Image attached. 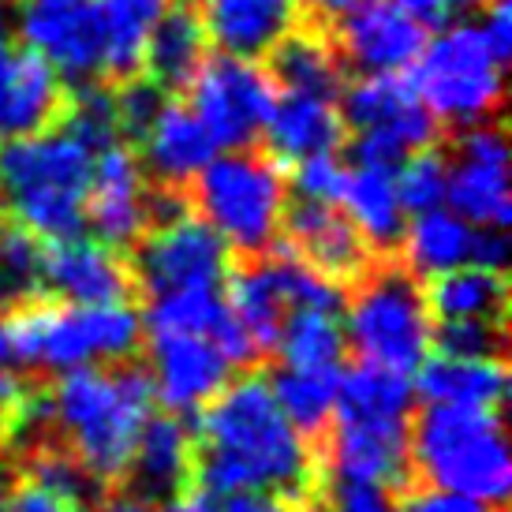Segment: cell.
I'll return each mask as SVG.
<instances>
[{"mask_svg": "<svg viewBox=\"0 0 512 512\" xmlns=\"http://www.w3.org/2000/svg\"><path fill=\"white\" fill-rule=\"evenodd\" d=\"M187 430L195 441V490H206L217 501L232 494H270L299 512H318L326 471L273 400L266 370L236 374Z\"/></svg>", "mask_w": 512, "mask_h": 512, "instance_id": "obj_1", "label": "cell"}, {"mask_svg": "<svg viewBox=\"0 0 512 512\" xmlns=\"http://www.w3.org/2000/svg\"><path fill=\"white\" fill-rule=\"evenodd\" d=\"M157 404L154 378L143 356L105 363V367H75L64 378L49 382V397L15 441H53L101 486L120 490L135 441L143 434Z\"/></svg>", "mask_w": 512, "mask_h": 512, "instance_id": "obj_2", "label": "cell"}, {"mask_svg": "<svg viewBox=\"0 0 512 512\" xmlns=\"http://www.w3.org/2000/svg\"><path fill=\"white\" fill-rule=\"evenodd\" d=\"M94 157L68 131L0 143V217L38 240H75L86 228Z\"/></svg>", "mask_w": 512, "mask_h": 512, "instance_id": "obj_3", "label": "cell"}, {"mask_svg": "<svg viewBox=\"0 0 512 512\" xmlns=\"http://www.w3.org/2000/svg\"><path fill=\"white\" fill-rule=\"evenodd\" d=\"M415 486L449 490L490 505L509 501V438L505 412L423 404L408 423Z\"/></svg>", "mask_w": 512, "mask_h": 512, "instance_id": "obj_4", "label": "cell"}, {"mask_svg": "<svg viewBox=\"0 0 512 512\" xmlns=\"http://www.w3.org/2000/svg\"><path fill=\"white\" fill-rule=\"evenodd\" d=\"M0 322L8 352L34 374L135 359L146 344L139 307H75L53 296H34L0 314Z\"/></svg>", "mask_w": 512, "mask_h": 512, "instance_id": "obj_5", "label": "cell"}, {"mask_svg": "<svg viewBox=\"0 0 512 512\" xmlns=\"http://www.w3.org/2000/svg\"><path fill=\"white\" fill-rule=\"evenodd\" d=\"M348 296V352L363 363H378L412 378L430 356V311L423 299V281L400 255H382Z\"/></svg>", "mask_w": 512, "mask_h": 512, "instance_id": "obj_6", "label": "cell"}, {"mask_svg": "<svg viewBox=\"0 0 512 512\" xmlns=\"http://www.w3.org/2000/svg\"><path fill=\"white\" fill-rule=\"evenodd\" d=\"M187 199L232 255H262L281 236L288 176L258 146L228 150L191 180Z\"/></svg>", "mask_w": 512, "mask_h": 512, "instance_id": "obj_7", "label": "cell"}, {"mask_svg": "<svg viewBox=\"0 0 512 512\" xmlns=\"http://www.w3.org/2000/svg\"><path fill=\"white\" fill-rule=\"evenodd\" d=\"M404 75L445 135L501 120V64L475 27H449L438 34Z\"/></svg>", "mask_w": 512, "mask_h": 512, "instance_id": "obj_8", "label": "cell"}, {"mask_svg": "<svg viewBox=\"0 0 512 512\" xmlns=\"http://www.w3.org/2000/svg\"><path fill=\"white\" fill-rule=\"evenodd\" d=\"M277 86L258 60H240L214 53L202 60L199 75L184 90V105L202 120L225 150H251L277 105Z\"/></svg>", "mask_w": 512, "mask_h": 512, "instance_id": "obj_9", "label": "cell"}, {"mask_svg": "<svg viewBox=\"0 0 512 512\" xmlns=\"http://www.w3.org/2000/svg\"><path fill=\"white\" fill-rule=\"evenodd\" d=\"M225 258L228 247L214 228L199 217H184L169 228L143 232L124 255V262H128L135 292H139V307H146L154 299L221 288Z\"/></svg>", "mask_w": 512, "mask_h": 512, "instance_id": "obj_10", "label": "cell"}, {"mask_svg": "<svg viewBox=\"0 0 512 512\" xmlns=\"http://www.w3.org/2000/svg\"><path fill=\"white\" fill-rule=\"evenodd\" d=\"M19 45L64 79V86L105 83V27L98 0H15Z\"/></svg>", "mask_w": 512, "mask_h": 512, "instance_id": "obj_11", "label": "cell"}, {"mask_svg": "<svg viewBox=\"0 0 512 512\" xmlns=\"http://www.w3.org/2000/svg\"><path fill=\"white\" fill-rule=\"evenodd\" d=\"M277 240L337 292H348L382 258L370 251V243L359 236V228L348 221L341 206L299 195H288Z\"/></svg>", "mask_w": 512, "mask_h": 512, "instance_id": "obj_12", "label": "cell"}, {"mask_svg": "<svg viewBox=\"0 0 512 512\" xmlns=\"http://www.w3.org/2000/svg\"><path fill=\"white\" fill-rule=\"evenodd\" d=\"M143 359L154 378V393L165 412L191 423L210 400L225 389L236 370L199 333L180 329H150L143 344Z\"/></svg>", "mask_w": 512, "mask_h": 512, "instance_id": "obj_13", "label": "cell"}, {"mask_svg": "<svg viewBox=\"0 0 512 512\" xmlns=\"http://www.w3.org/2000/svg\"><path fill=\"white\" fill-rule=\"evenodd\" d=\"M333 49L341 57L348 79L363 75H400L408 72L427 49V27L415 23L389 0H359L348 15L333 23Z\"/></svg>", "mask_w": 512, "mask_h": 512, "instance_id": "obj_14", "label": "cell"}, {"mask_svg": "<svg viewBox=\"0 0 512 512\" xmlns=\"http://www.w3.org/2000/svg\"><path fill=\"white\" fill-rule=\"evenodd\" d=\"M42 288L45 296L75 307H139V292L124 255L86 236L45 240Z\"/></svg>", "mask_w": 512, "mask_h": 512, "instance_id": "obj_15", "label": "cell"}, {"mask_svg": "<svg viewBox=\"0 0 512 512\" xmlns=\"http://www.w3.org/2000/svg\"><path fill=\"white\" fill-rule=\"evenodd\" d=\"M341 120L348 135L356 131H389L408 146V154L445 143V128L427 113V105L415 98L408 75H363L348 79L341 94Z\"/></svg>", "mask_w": 512, "mask_h": 512, "instance_id": "obj_16", "label": "cell"}, {"mask_svg": "<svg viewBox=\"0 0 512 512\" xmlns=\"http://www.w3.org/2000/svg\"><path fill=\"white\" fill-rule=\"evenodd\" d=\"M86 228L116 255H128L146 232V180L128 143L98 150L86 191Z\"/></svg>", "mask_w": 512, "mask_h": 512, "instance_id": "obj_17", "label": "cell"}, {"mask_svg": "<svg viewBox=\"0 0 512 512\" xmlns=\"http://www.w3.org/2000/svg\"><path fill=\"white\" fill-rule=\"evenodd\" d=\"M191 453H195V441L184 419L169 412H150L143 434L135 441V456L120 483V494L143 501L150 509H165L169 501L191 490Z\"/></svg>", "mask_w": 512, "mask_h": 512, "instance_id": "obj_18", "label": "cell"}, {"mask_svg": "<svg viewBox=\"0 0 512 512\" xmlns=\"http://www.w3.org/2000/svg\"><path fill=\"white\" fill-rule=\"evenodd\" d=\"M333 27L314 23L299 15L296 27L288 30L281 42L273 45L266 57L258 60L270 72L273 86L281 94H303V98H322V101H341L348 72H344L341 57L333 49Z\"/></svg>", "mask_w": 512, "mask_h": 512, "instance_id": "obj_19", "label": "cell"}, {"mask_svg": "<svg viewBox=\"0 0 512 512\" xmlns=\"http://www.w3.org/2000/svg\"><path fill=\"white\" fill-rule=\"evenodd\" d=\"M217 150L221 146L214 143L210 131L202 128L199 116L187 109L184 98H172L161 109L150 135L135 146V157H139L146 184L187 191L191 180L217 157Z\"/></svg>", "mask_w": 512, "mask_h": 512, "instance_id": "obj_20", "label": "cell"}, {"mask_svg": "<svg viewBox=\"0 0 512 512\" xmlns=\"http://www.w3.org/2000/svg\"><path fill=\"white\" fill-rule=\"evenodd\" d=\"M199 23L214 53L262 60L296 27V0H195Z\"/></svg>", "mask_w": 512, "mask_h": 512, "instance_id": "obj_21", "label": "cell"}, {"mask_svg": "<svg viewBox=\"0 0 512 512\" xmlns=\"http://www.w3.org/2000/svg\"><path fill=\"white\" fill-rule=\"evenodd\" d=\"M348 143V128L333 101L303 98V94H277L270 120L262 128L258 150L277 161L281 169L299 165L318 154H341Z\"/></svg>", "mask_w": 512, "mask_h": 512, "instance_id": "obj_22", "label": "cell"}, {"mask_svg": "<svg viewBox=\"0 0 512 512\" xmlns=\"http://www.w3.org/2000/svg\"><path fill=\"white\" fill-rule=\"evenodd\" d=\"M206 57H210V42L195 12V0H172L146 38L143 75L154 79L169 98H184V90L199 75Z\"/></svg>", "mask_w": 512, "mask_h": 512, "instance_id": "obj_23", "label": "cell"}, {"mask_svg": "<svg viewBox=\"0 0 512 512\" xmlns=\"http://www.w3.org/2000/svg\"><path fill=\"white\" fill-rule=\"evenodd\" d=\"M415 400L449 404V408H486L505 412L509 397V363L501 359H449L430 352L415 370Z\"/></svg>", "mask_w": 512, "mask_h": 512, "instance_id": "obj_24", "label": "cell"}, {"mask_svg": "<svg viewBox=\"0 0 512 512\" xmlns=\"http://www.w3.org/2000/svg\"><path fill=\"white\" fill-rule=\"evenodd\" d=\"M262 370H266L273 400L281 404V412L292 423V430L307 441V449L314 456H322V445H326L329 427H333V412H337V389H341L344 367L303 370L285 367V363H266Z\"/></svg>", "mask_w": 512, "mask_h": 512, "instance_id": "obj_25", "label": "cell"}, {"mask_svg": "<svg viewBox=\"0 0 512 512\" xmlns=\"http://www.w3.org/2000/svg\"><path fill=\"white\" fill-rule=\"evenodd\" d=\"M430 322H501L509 326V277L505 270L460 266L423 285Z\"/></svg>", "mask_w": 512, "mask_h": 512, "instance_id": "obj_26", "label": "cell"}, {"mask_svg": "<svg viewBox=\"0 0 512 512\" xmlns=\"http://www.w3.org/2000/svg\"><path fill=\"white\" fill-rule=\"evenodd\" d=\"M337 206L359 228V236L370 243L374 255H400L408 217L400 210L397 184H393L389 172L348 169Z\"/></svg>", "mask_w": 512, "mask_h": 512, "instance_id": "obj_27", "label": "cell"}, {"mask_svg": "<svg viewBox=\"0 0 512 512\" xmlns=\"http://www.w3.org/2000/svg\"><path fill=\"white\" fill-rule=\"evenodd\" d=\"M169 4L172 0H98L105 27V64H101L105 83L120 86L143 75L146 38Z\"/></svg>", "mask_w": 512, "mask_h": 512, "instance_id": "obj_28", "label": "cell"}, {"mask_svg": "<svg viewBox=\"0 0 512 512\" xmlns=\"http://www.w3.org/2000/svg\"><path fill=\"white\" fill-rule=\"evenodd\" d=\"M449 154V150H445ZM445 199L453 202V214L479 228H509V161H471L449 154V180Z\"/></svg>", "mask_w": 512, "mask_h": 512, "instance_id": "obj_29", "label": "cell"}, {"mask_svg": "<svg viewBox=\"0 0 512 512\" xmlns=\"http://www.w3.org/2000/svg\"><path fill=\"white\" fill-rule=\"evenodd\" d=\"M471 243H475V228L464 217L449 210H427V214H415L412 225L404 228L400 258L423 281V277L471 266Z\"/></svg>", "mask_w": 512, "mask_h": 512, "instance_id": "obj_30", "label": "cell"}, {"mask_svg": "<svg viewBox=\"0 0 512 512\" xmlns=\"http://www.w3.org/2000/svg\"><path fill=\"white\" fill-rule=\"evenodd\" d=\"M415 385L397 370L378 363H344L337 412L341 419H412Z\"/></svg>", "mask_w": 512, "mask_h": 512, "instance_id": "obj_31", "label": "cell"}, {"mask_svg": "<svg viewBox=\"0 0 512 512\" xmlns=\"http://www.w3.org/2000/svg\"><path fill=\"white\" fill-rule=\"evenodd\" d=\"M344 359H348V341H344L341 314L307 311V307L288 311L273 363L303 370H329L344 367Z\"/></svg>", "mask_w": 512, "mask_h": 512, "instance_id": "obj_32", "label": "cell"}, {"mask_svg": "<svg viewBox=\"0 0 512 512\" xmlns=\"http://www.w3.org/2000/svg\"><path fill=\"white\" fill-rule=\"evenodd\" d=\"M42 247L34 232L0 217V314L45 296L42 288Z\"/></svg>", "mask_w": 512, "mask_h": 512, "instance_id": "obj_33", "label": "cell"}, {"mask_svg": "<svg viewBox=\"0 0 512 512\" xmlns=\"http://www.w3.org/2000/svg\"><path fill=\"white\" fill-rule=\"evenodd\" d=\"M445 180H449V154L445 143L430 146L412 154L397 169V199L404 214H427L438 210V202L445 199Z\"/></svg>", "mask_w": 512, "mask_h": 512, "instance_id": "obj_34", "label": "cell"}, {"mask_svg": "<svg viewBox=\"0 0 512 512\" xmlns=\"http://www.w3.org/2000/svg\"><path fill=\"white\" fill-rule=\"evenodd\" d=\"M430 352L449 359H501L509 363V326L501 322H434Z\"/></svg>", "mask_w": 512, "mask_h": 512, "instance_id": "obj_35", "label": "cell"}, {"mask_svg": "<svg viewBox=\"0 0 512 512\" xmlns=\"http://www.w3.org/2000/svg\"><path fill=\"white\" fill-rule=\"evenodd\" d=\"M169 94L146 79V75H135L128 83L113 86V109H116V131H120V143H128L131 150L143 143L150 128L157 124L161 109L169 105Z\"/></svg>", "mask_w": 512, "mask_h": 512, "instance_id": "obj_36", "label": "cell"}, {"mask_svg": "<svg viewBox=\"0 0 512 512\" xmlns=\"http://www.w3.org/2000/svg\"><path fill=\"white\" fill-rule=\"evenodd\" d=\"M344 176H348V165H344L337 154H318L307 157L296 165V176L288 180V195H299V199H314V202H333L341 199Z\"/></svg>", "mask_w": 512, "mask_h": 512, "instance_id": "obj_37", "label": "cell"}, {"mask_svg": "<svg viewBox=\"0 0 512 512\" xmlns=\"http://www.w3.org/2000/svg\"><path fill=\"white\" fill-rule=\"evenodd\" d=\"M400 512H509L505 505H490L479 498H464V494H449V490H430V486H415L397 501Z\"/></svg>", "mask_w": 512, "mask_h": 512, "instance_id": "obj_38", "label": "cell"}, {"mask_svg": "<svg viewBox=\"0 0 512 512\" xmlns=\"http://www.w3.org/2000/svg\"><path fill=\"white\" fill-rule=\"evenodd\" d=\"M4 512H79L72 501H64L60 494H53L49 486L34 483L27 475L15 471L12 486L4 494Z\"/></svg>", "mask_w": 512, "mask_h": 512, "instance_id": "obj_39", "label": "cell"}, {"mask_svg": "<svg viewBox=\"0 0 512 512\" xmlns=\"http://www.w3.org/2000/svg\"><path fill=\"white\" fill-rule=\"evenodd\" d=\"M483 42L490 45V53L498 64H505L512 53V0H486L483 4Z\"/></svg>", "mask_w": 512, "mask_h": 512, "instance_id": "obj_40", "label": "cell"}, {"mask_svg": "<svg viewBox=\"0 0 512 512\" xmlns=\"http://www.w3.org/2000/svg\"><path fill=\"white\" fill-rule=\"evenodd\" d=\"M359 0H296V12L303 15V19H314V23H326V27H333L341 15H348L352 8H356Z\"/></svg>", "mask_w": 512, "mask_h": 512, "instance_id": "obj_41", "label": "cell"}, {"mask_svg": "<svg viewBox=\"0 0 512 512\" xmlns=\"http://www.w3.org/2000/svg\"><path fill=\"white\" fill-rule=\"evenodd\" d=\"M221 512H299L296 505H288L270 494H232L221 501Z\"/></svg>", "mask_w": 512, "mask_h": 512, "instance_id": "obj_42", "label": "cell"}, {"mask_svg": "<svg viewBox=\"0 0 512 512\" xmlns=\"http://www.w3.org/2000/svg\"><path fill=\"white\" fill-rule=\"evenodd\" d=\"M389 4H397L400 12H408L415 23H423V27H441L445 19H449V8L441 4V0H389Z\"/></svg>", "mask_w": 512, "mask_h": 512, "instance_id": "obj_43", "label": "cell"}, {"mask_svg": "<svg viewBox=\"0 0 512 512\" xmlns=\"http://www.w3.org/2000/svg\"><path fill=\"white\" fill-rule=\"evenodd\" d=\"M161 512H221V501L217 498H210L206 490H187V494H180L176 501H169Z\"/></svg>", "mask_w": 512, "mask_h": 512, "instance_id": "obj_44", "label": "cell"}, {"mask_svg": "<svg viewBox=\"0 0 512 512\" xmlns=\"http://www.w3.org/2000/svg\"><path fill=\"white\" fill-rule=\"evenodd\" d=\"M98 512H157V509H150V505H143V501H135V498H128V494H120V490H113L109 498L101 501V509Z\"/></svg>", "mask_w": 512, "mask_h": 512, "instance_id": "obj_45", "label": "cell"}, {"mask_svg": "<svg viewBox=\"0 0 512 512\" xmlns=\"http://www.w3.org/2000/svg\"><path fill=\"white\" fill-rule=\"evenodd\" d=\"M8 0H0V57H8L15 49V38H12V15H8Z\"/></svg>", "mask_w": 512, "mask_h": 512, "instance_id": "obj_46", "label": "cell"}, {"mask_svg": "<svg viewBox=\"0 0 512 512\" xmlns=\"http://www.w3.org/2000/svg\"><path fill=\"white\" fill-rule=\"evenodd\" d=\"M15 479V468L8 456H0V512H4V494H8V486H12Z\"/></svg>", "mask_w": 512, "mask_h": 512, "instance_id": "obj_47", "label": "cell"}, {"mask_svg": "<svg viewBox=\"0 0 512 512\" xmlns=\"http://www.w3.org/2000/svg\"><path fill=\"white\" fill-rule=\"evenodd\" d=\"M445 8H479V4H486V0H441Z\"/></svg>", "mask_w": 512, "mask_h": 512, "instance_id": "obj_48", "label": "cell"}, {"mask_svg": "<svg viewBox=\"0 0 512 512\" xmlns=\"http://www.w3.org/2000/svg\"><path fill=\"white\" fill-rule=\"evenodd\" d=\"M4 359H8V337H4V322H0V367H4Z\"/></svg>", "mask_w": 512, "mask_h": 512, "instance_id": "obj_49", "label": "cell"}]
</instances>
